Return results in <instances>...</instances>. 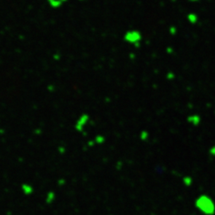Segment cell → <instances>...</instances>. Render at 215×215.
I'll use <instances>...</instances> for the list:
<instances>
[{"mask_svg": "<svg viewBox=\"0 0 215 215\" xmlns=\"http://www.w3.org/2000/svg\"><path fill=\"white\" fill-rule=\"evenodd\" d=\"M191 120H192L193 124L194 125H198L199 124V122H200V117L198 116H193Z\"/></svg>", "mask_w": 215, "mask_h": 215, "instance_id": "obj_1", "label": "cell"}, {"mask_svg": "<svg viewBox=\"0 0 215 215\" xmlns=\"http://www.w3.org/2000/svg\"><path fill=\"white\" fill-rule=\"evenodd\" d=\"M209 152H210V154L212 155V156H215V146L214 147H213L211 149H210V151H209Z\"/></svg>", "mask_w": 215, "mask_h": 215, "instance_id": "obj_2", "label": "cell"}]
</instances>
